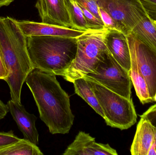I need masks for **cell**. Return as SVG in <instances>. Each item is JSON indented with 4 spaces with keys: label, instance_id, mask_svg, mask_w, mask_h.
Masks as SVG:
<instances>
[{
    "label": "cell",
    "instance_id": "1",
    "mask_svg": "<svg viewBox=\"0 0 156 155\" xmlns=\"http://www.w3.org/2000/svg\"><path fill=\"white\" fill-rule=\"evenodd\" d=\"M56 75L35 68L25 82L39 111L40 119L52 134L68 133L75 119L68 94L62 89Z\"/></svg>",
    "mask_w": 156,
    "mask_h": 155
},
{
    "label": "cell",
    "instance_id": "2",
    "mask_svg": "<svg viewBox=\"0 0 156 155\" xmlns=\"http://www.w3.org/2000/svg\"><path fill=\"white\" fill-rule=\"evenodd\" d=\"M0 53L8 72L4 81L11 99L21 103V92L26 79L34 68L29 57L27 37L12 17H0Z\"/></svg>",
    "mask_w": 156,
    "mask_h": 155
},
{
    "label": "cell",
    "instance_id": "3",
    "mask_svg": "<svg viewBox=\"0 0 156 155\" xmlns=\"http://www.w3.org/2000/svg\"><path fill=\"white\" fill-rule=\"evenodd\" d=\"M78 37L33 36L27 37L34 68L60 76L76 56Z\"/></svg>",
    "mask_w": 156,
    "mask_h": 155
},
{
    "label": "cell",
    "instance_id": "4",
    "mask_svg": "<svg viewBox=\"0 0 156 155\" xmlns=\"http://www.w3.org/2000/svg\"><path fill=\"white\" fill-rule=\"evenodd\" d=\"M108 29L90 30L77 38L76 56L71 65L60 76L70 83L94 73L108 51L105 38Z\"/></svg>",
    "mask_w": 156,
    "mask_h": 155
},
{
    "label": "cell",
    "instance_id": "5",
    "mask_svg": "<svg viewBox=\"0 0 156 155\" xmlns=\"http://www.w3.org/2000/svg\"><path fill=\"white\" fill-rule=\"evenodd\" d=\"M83 77L87 80L93 91L107 125L123 130L136 123L137 115L132 98L126 99L86 76Z\"/></svg>",
    "mask_w": 156,
    "mask_h": 155
},
{
    "label": "cell",
    "instance_id": "6",
    "mask_svg": "<svg viewBox=\"0 0 156 155\" xmlns=\"http://www.w3.org/2000/svg\"><path fill=\"white\" fill-rule=\"evenodd\" d=\"M85 76L126 99H132V82L129 72L115 61L109 51L94 73Z\"/></svg>",
    "mask_w": 156,
    "mask_h": 155
},
{
    "label": "cell",
    "instance_id": "7",
    "mask_svg": "<svg viewBox=\"0 0 156 155\" xmlns=\"http://www.w3.org/2000/svg\"><path fill=\"white\" fill-rule=\"evenodd\" d=\"M98 5L112 17L120 31L126 35L147 15L140 0H98Z\"/></svg>",
    "mask_w": 156,
    "mask_h": 155
},
{
    "label": "cell",
    "instance_id": "8",
    "mask_svg": "<svg viewBox=\"0 0 156 155\" xmlns=\"http://www.w3.org/2000/svg\"><path fill=\"white\" fill-rule=\"evenodd\" d=\"M130 55L133 56L139 72L148 86L153 102L156 97V52L142 42L133 33L127 35Z\"/></svg>",
    "mask_w": 156,
    "mask_h": 155
},
{
    "label": "cell",
    "instance_id": "9",
    "mask_svg": "<svg viewBox=\"0 0 156 155\" xmlns=\"http://www.w3.org/2000/svg\"><path fill=\"white\" fill-rule=\"evenodd\" d=\"M35 6L42 22L71 28L65 0H37Z\"/></svg>",
    "mask_w": 156,
    "mask_h": 155
},
{
    "label": "cell",
    "instance_id": "10",
    "mask_svg": "<svg viewBox=\"0 0 156 155\" xmlns=\"http://www.w3.org/2000/svg\"><path fill=\"white\" fill-rule=\"evenodd\" d=\"M16 23L26 37L33 36H55L78 37L86 32L71 28L30 21H18Z\"/></svg>",
    "mask_w": 156,
    "mask_h": 155
},
{
    "label": "cell",
    "instance_id": "11",
    "mask_svg": "<svg viewBox=\"0 0 156 155\" xmlns=\"http://www.w3.org/2000/svg\"><path fill=\"white\" fill-rule=\"evenodd\" d=\"M64 155H117L108 144L98 143L88 133L80 132L74 142L68 147Z\"/></svg>",
    "mask_w": 156,
    "mask_h": 155
},
{
    "label": "cell",
    "instance_id": "12",
    "mask_svg": "<svg viewBox=\"0 0 156 155\" xmlns=\"http://www.w3.org/2000/svg\"><path fill=\"white\" fill-rule=\"evenodd\" d=\"M105 42L107 50L115 61L129 72L131 55L126 35L118 30L108 29Z\"/></svg>",
    "mask_w": 156,
    "mask_h": 155
},
{
    "label": "cell",
    "instance_id": "13",
    "mask_svg": "<svg viewBox=\"0 0 156 155\" xmlns=\"http://www.w3.org/2000/svg\"><path fill=\"white\" fill-rule=\"evenodd\" d=\"M7 105L13 120L23 135L24 138L37 145L39 135L36 127V116L28 113L22 103L12 99L8 101Z\"/></svg>",
    "mask_w": 156,
    "mask_h": 155
},
{
    "label": "cell",
    "instance_id": "14",
    "mask_svg": "<svg viewBox=\"0 0 156 155\" xmlns=\"http://www.w3.org/2000/svg\"><path fill=\"white\" fill-rule=\"evenodd\" d=\"M155 138V128L147 120L141 117L131 146V154L148 155Z\"/></svg>",
    "mask_w": 156,
    "mask_h": 155
},
{
    "label": "cell",
    "instance_id": "15",
    "mask_svg": "<svg viewBox=\"0 0 156 155\" xmlns=\"http://www.w3.org/2000/svg\"><path fill=\"white\" fill-rule=\"evenodd\" d=\"M131 69L129 71V75L137 97L143 104L153 103L154 102L150 96L147 83L139 72L135 59L131 55Z\"/></svg>",
    "mask_w": 156,
    "mask_h": 155
},
{
    "label": "cell",
    "instance_id": "16",
    "mask_svg": "<svg viewBox=\"0 0 156 155\" xmlns=\"http://www.w3.org/2000/svg\"><path fill=\"white\" fill-rule=\"evenodd\" d=\"M132 32L156 52V26L148 15L144 17L136 25Z\"/></svg>",
    "mask_w": 156,
    "mask_h": 155
},
{
    "label": "cell",
    "instance_id": "17",
    "mask_svg": "<svg viewBox=\"0 0 156 155\" xmlns=\"http://www.w3.org/2000/svg\"><path fill=\"white\" fill-rule=\"evenodd\" d=\"M75 92L83 99L97 113L104 118V115L92 89L85 78H79L73 82Z\"/></svg>",
    "mask_w": 156,
    "mask_h": 155
},
{
    "label": "cell",
    "instance_id": "18",
    "mask_svg": "<svg viewBox=\"0 0 156 155\" xmlns=\"http://www.w3.org/2000/svg\"><path fill=\"white\" fill-rule=\"evenodd\" d=\"M36 145L24 139L0 148V155H43Z\"/></svg>",
    "mask_w": 156,
    "mask_h": 155
},
{
    "label": "cell",
    "instance_id": "19",
    "mask_svg": "<svg viewBox=\"0 0 156 155\" xmlns=\"http://www.w3.org/2000/svg\"><path fill=\"white\" fill-rule=\"evenodd\" d=\"M71 24V28L79 31L88 32L90 31L83 12L80 5L75 0H65Z\"/></svg>",
    "mask_w": 156,
    "mask_h": 155
},
{
    "label": "cell",
    "instance_id": "20",
    "mask_svg": "<svg viewBox=\"0 0 156 155\" xmlns=\"http://www.w3.org/2000/svg\"><path fill=\"white\" fill-rule=\"evenodd\" d=\"M80 7L83 12L89 30H101L107 29L101 20L97 18L93 14L83 7L80 6Z\"/></svg>",
    "mask_w": 156,
    "mask_h": 155
},
{
    "label": "cell",
    "instance_id": "21",
    "mask_svg": "<svg viewBox=\"0 0 156 155\" xmlns=\"http://www.w3.org/2000/svg\"><path fill=\"white\" fill-rule=\"evenodd\" d=\"M80 6H82L101 20L99 11L98 0H75ZM103 22V21H102Z\"/></svg>",
    "mask_w": 156,
    "mask_h": 155
},
{
    "label": "cell",
    "instance_id": "22",
    "mask_svg": "<svg viewBox=\"0 0 156 155\" xmlns=\"http://www.w3.org/2000/svg\"><path fill=\"white\" fill-rule=\"evenodd\" d=\"M99 13L102 21L108 29H113L120 31L119 25L112 16L104 9L99 6ZM121 32V31H120Z\"/></svg>",
    "mask_w": 156,
    "mask_h": 155
},
{
    "label": "cell",
    "instance_id": "23",
    "mask_svg": "<svg viewBox=\"0 0 156 155\" xmlns=\"http://www.w3.org/2000/svg\"><path fill=\"white\" fill-rule=\"evenodd\" d=\"M148 17L156 22V0H140Z\"/></svg>",
    "mask_w": 156,
    "mask_h": 155
},
{
    "label": "cell",
    "instance_id": "24",
    "mask_svg": "<svg viewBox=\"0 0 156 155\" xmlns=\"http://www.w3.org/2000/svg\"><path fill=\"white\" fill-rule=\"evenodd\" d=\"M20 139L12 130L7 133L0 132V148L13 143Z\"/></svg>",
    "mask_w": 156,
    "mask_h": 155
},
{
    "label": "cell",
    "instance_id": "25",
    "mask_svg": "<svg viewBox=\"0 0 156 155\" xmlns=\"http://www.w3.org/2000/svg\"><path fill=\"white\" fill-rule=\"evenodd\" d=\"M141 117L146 119L156 128V104L151 106L141 116Z\"/></svg>",
    "mask_w": 156,
    "mask_h": 155
},
{
    "label": "cell",
    "instance_id": "26",
    "mask_svg": "<svg viewBox=\"0 0 156 155\" xmlns=\"http://www.w3.org/2000/svg\"><path fill=\"white\" fill-rule=\"evenodd\" d=\"M9 112V109L7 105L4 103L0 100V120L3 119Z\"/></svg>",
    "mask_w": 156,
    "mask_h": 155
},
{
    "label": "cell",
    "instance_id": "27",
    "mask_svg": "<svg viewBox=\"0 0 156 155\" xmlns=\"http://www.w3.org/2000/svg\"><path fill=\"white\" fill-rule=\"evenodd\" d=\"M155 128V138L148 155H156V128Z\"/></svg>",
    "mask_w": 156,
    "mask_h": 155
},
{
    "label": "cell",
    "instance_id": "28",
    "mask_svg": "<svg viewBox=\"0 0 156 155\" xmlns=\"http://www.w3.org/2000/svg\"><path fill=\"white\" fill-rule=\"evenodd\" d=\"M14 0H0V8L4 6H7L11 4Z\"/></svg>",
    "mask_w": 156,
    "mask_h": 155
},
{
    "label": "cell",
    "instance_id": "29",
    "mask_svg": "<svg viewBox=\"0 0 156 155\" xmlns=\"http://www.w3.org/2000/svg\"><path fill=\"white\" fill-rule=\"evenodd\" d=\"M154 22V23L156 25V22Z\"/></svg>",
    "mask_w": 156,
    "mask_h": 155
},
{
    "label": "cell",
    "instance_id": "30",
    "mask_svg": "<svg viewBox=\"0 0 156 155\" xmlns=\"http://www.w3.org/2000/svg\"><path fill=\"white\" fill-rule=\"evenodd\" d=\"M154 24H155V25L156 28V25L155 23H154Z\"/></svg>",
    "mask_w": 156,
    "mask_h": 155
},
{
    "label": "cell",
    "instance_id": "31",
    "mask_svg": "<svg viewBox=\"0 0 156 155\" xmlns=\"http://www.w3.org/2000/svg\"><path fill=\"white\" fill-rule=\"evenodd\" d=\"M0 79H1V76H0Z\"/></svg>",
    "mask_w": 156,
    "mask_h": 155
}]
</instances>
